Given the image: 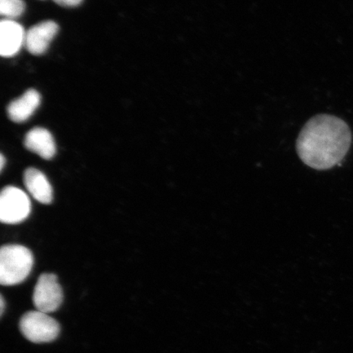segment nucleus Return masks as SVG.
I'll list each match as a JSON object with an SVG mask.
<instances>
[{"mask_svg":"<svg viewBox=\"0 0 353 353\" xmlns=\"http://www.w3.org/2000/svg\"><path fill=\"white\" fill-rule=\"evenodd\" d=\"M59 32V25L52 21H43L32 26L26 33L25 46L33 55H41L50 48Z\"/></svg>","mask_w":353,"mask_h":353,"instance_id":"nucleus-6","label":"nucleus"},{"mask_svg":"<svg viewBox=\"0 0 353 353\" xmlns=\"http://www.w3.org/2000/svg\"><path fill=\"white\" fill-rule=\"evenodd\" d=\"M24 183L34 200L44 205L50 204L52 201V188L46 176L41 170L34 168L26 170Z\"/></svg>","mask_w":353,"mask_h":353,"instance_id":"nucleus-9","label":"nucleus"},{"mask_svg":"<svg viewBox=\"0 0 353 353\" xmlns=\"http://www.w3.org/2000/svg\"><path fill=\"white\" fill-rule=\"evenodd\" d=\"M6 158H4V156L3 154H1V156H0V171H3L4 165H6Z\"/></svg>","mask_w":353,"mask_h":353,"instance_id":"nucleus-13","label":"nucleus"},{"mask_svg":"<svg viewBox=\"0 0 353 353\" xmlns=\"http://www.w3.org/2000/svg\"><path fill=\"white\" fill-rule=\"evenodd\" d=\"M63 301V289L57 277L51 273H43L39 277L33 294V303L39 312L51 313L57 310Z\"/></svg>","mask_w":353,"mask_h":353,"instance_id":"nucleus-5","label":"nucleus"},{"mask_svg":"<svg viewBox=\"0 0 353 353\" xmlns=\"http://www.w3.org/2000/svg\"><path fill=\"white\" fill-rule=\"evenodd\" d=\"M34 257L28 248L20 245H6L0 250V283L11 286L21 283L30 275Z\"/></svg>","mask_w":353,"mask_h":353,"instance_id":"nucleus-2","label":"nucleus"},{"mask_svg":"<svg viewBox=\"0 0 353 353\" xmlns=\"http://www.w3.org/2000/svg\"><path fill=\"white\" fill-rule=\"evenodd\" d=\"M19 325L22 334L34 343L54 341L60 333L59 322L47 313L38 310L25 313Z\"/></svg>","mask_w":353,"mask_h":353,"instance_id":"nucleus-3","label":"nucleus"},{"mask_svg":"<svg viewBox=\"0 0 353 353\" xmlns=\"http://www.w3.org/2000/svg\"><path fill=\"white\" fill-rule=\"evenodd\" d=\"M25 147L30 152L37 154L44 160L54 158L57 149L54 137L43 128H34L25 137Z\"/></svg>","mask_w":353,"mask_h":353,"instance_id":"nucleus-8","label":"nucleus"},{"mask_svg":"<svg viewBox=\"0 0 353 353\" xmlns=\"http://www.w3.org/2000/svg\"><path fill=\"white\" fill-rule=\"evenodd\" d=\"M25 3L22 0H0V13L8 20H14L25 11Z\"/></svg>","mask_w":353,"mask_h":353,"instance_id":"nucleus-11","label":"nucleus"},{"mask_svg":"<svg viewBox=\"0 0 353 353\" xmlns=\"http://www.w3.org/2000/svg\"><path fill=\"white\" fill-rule=\"evenodd\" d=\"M26 33L19 22L3 19L0 23V54L11 57L19 54L25 46Z\"/></svg>","mask_w":353,"mask_h":353,"instance_id":"nucleus-7","label":"nucleus"},{"mask_svg":"<svg viewBox=\"0 0 353 353\" xmlns=\"http://www.w3.org/2000/svg\"><path fill=\"white\" fill-rule=\"evenodd\" d=\"M352 132L345 121L330 114L312 117L299 132L296 150L300 160L316 170L341 163L350 151Z\"/></svg>","mask_w":353,"mask_h":353,"instance_id":"nucleus-1","label":"nucleus"},{"mask_svg":"<svg viewBox=\"0 0 353 353\" xmlns=\"http://www.w3.org/2000/svg\"><path fill=\"white\" fill-rule=\"evenodd\" d=\"M32 204L22 190L8 186L2 190L0 195V220L3 223L16 224L29 217Z\"/></svg>","mask_w":353,"mask_h":353,"instance_id":"nucleus-4","label":"nucleus"},{"mask_svg":"<svg viewBox=\"0 0 353 353\" xmlns=\"http://www.w3.org/2000/svg\"><path fill=\"white\" fill-rule=\"evenodd\" d=\"M54 1L63 7H77L83 2V0H54Z\"/></svg>","mask_w":353,"mask_h":353,"instance_id":"nucleus-12","label":"nucleus"},{"mask_svg":"<svg viewBox=\"0 0 353 353\" xmlns=\"http://www.w3.org/2000/svg\"><path fill=\"white\" fill-rule=\"evenodd\" d=\"M41 97L38 91L29 90L8 105V117L13 122L22 123L28 121L41 105Z\"/></svg>","mask_w":353,"mask_h":353,"instance_id":"nucleus-10","label":"nucleus"},{"mask_svg":"<svg viewBox=\"0 0 353 353\" xmlns=\"http://www.w3.org/2000/svg\"><path fill=\"white\" fill-rule=\"evenodd\" d=\"M0 304H1V306H0V307H1V316H3V311H4V307H6V303H4V299H3V295H1V299H0Z\"/></svg>","mask_w":353,"mask_h":353,"instance_id":"nucleus-14","label":"nucleus"}]
</instances>
